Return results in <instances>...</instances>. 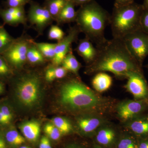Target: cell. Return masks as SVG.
<instances>
[{
	"label": "cell",
	"instance_id": "cell-30",
	"mask_svg": "<svg viewBox=\"0 0 148 148\" xmlns=\"http://www.w3.org/2000/svg\"><path fill=\"white\" fill-rule=\"evenodd\" d=\"M12 73L10 66L2 54H0V77L9 76Z\"/></svg>",
	"mask_w": 148,
	"mask_h": 148
},
{
	"label": "cell",
	"instance_id": "cell-5",
	"mask_svg": "<svg viewBox=\"0 0 148 148\" xmlns=\"http://www.w3.org/2000/svg\"><path fill=\"white\" fill-rule=\"evenodd\" d=\"M14 92L16 101L22 108H36L42 99V84L40 77L34 73L21 75L15 83Z\"/></svg>",
	"mask_w": 148,
	"mask_h": 148
},
{
	"label": "cell",
	"instance_id": "cell-25",
	"mask_svg": "<svg viewBox=\"0 0 148 148\" xmlns=\"http://www.w3.org/2000/svg\"><path fill=\"white\" fill-rule=\"evenodd\" d=\"M6 141L10 145L16 147L25 143V139L14 129L9 130L5 134Z\"/></svg>",
	"mask_w": 148,
	"mask_h": 148
},
{
	"label": "cell",
	"instance_id": "cell-27",
	"mask_svg": "<svg viewBox=\"0 0 148 148\" xmlns=\"http://www.w3.org/2000/svg\"><path fill=\"white\" fill-rule=\"evenodd\" d=\"M0 16L5 24L12 26H17L20 24L13 14L5 9L0 8Z\"/></svg>",
	"mask_w": 148,
	"mask_h": 148
},
{
	"label": "cell",
	"instance_id": "cell-37",
	"mask_svg": "<svg viewBox=\"0 0 148 148\" xmlns=\"http://www.w3.org/2000/svg\"><path fill=\"white\" fill-rule=\"evenodd\" d=\"M138 148H148V138H145L139 143Z\"/></svg>",
	"mask_w": 148,
	"mask_h": 148
},
{
	"label": "cell",
	"instance_id": "cell-47",
	"mask_svg": "<svg viewBox=\"0 0 148 148\" xmlns=\"http://www.w3.org/2000/svg\"><path fill=\"white\" fill-rule=\"evenodd\" d=\"M146 68H147V69L148 70V64H147V65H146Z\"/></svg>",
	"mask_w": 148,
	"mask_h": 148
},
{
	"label": "cell",
	"instance_id": "cell-8",
	"mask_svg": "<svg viewBox=\"0 0 148 148\" xmlns=\"http://www.w3.org/2000/svg\"><path fill=\"white\" fill-rule=\"evenodd\" d=\"M148 110V100H127L119 103L116 107L117 116L124 123L145 114Z\"/></svg>",
	"mask_w": 148,
	"mask_h": 148
},
{
	"label": "cell",
	"instance_id": "cell-3",
	"mask_svg": "<svg viewBox=\"0 0 148 148\" xmlns=\"http://www.w3.org/2000/svg\"><path fill=\"white\" fill-rule=\"evenodd\" d=\"M111 14L95 0L80 6L77 11L76 25L86 38L97 47L107 41L106 27L110 23Z\"/></svg>",
	"mask_w": 148,
	"mask_h": 148
},
{
	"label": "cell",
	"instance_id": "cell-33",
	"mask_svg": "<svg viewBox=\"0 0 148 148\" xmlns=\"http://www.w3.org/2000/svg\"><path fill=\"white\" fill-rule=\"evenodd\" d=\"M30 0H6L7 6L8 8H18L24 7V5L29 3Z\"/></svg>",
	"mask_w": 148,
	"mask_h": 148
},
{
	"label": "cell",
	"instance_id": "cell-42",
	"mask_svg": "<svg viewBox=\"0 0 148 148\" xmlns=\"http://www.w3.org/2000/svg\"><path fill=\"white\" fill-rule=\"evenodd\" d=\"M143 6L144 9L148 10V0H144Z\"/></svg>",
	"mask_w": 148,
	"mask_h": 148
},
{
	"label": "cell",
	"instance_id": "cell-28",
	"mask_svg": "<svg viewBox=\"0 0 148 148\" xmlns=\"http://www.w3.org/2000/svg\"><path fill=\"white\" fill-rule=\"evenodd\" d=\"M65 36L64 31L58 25H52L51 26L48 33L49 39L59 42L63 39Z\"/></svg>",
	"mask_w": 148,
	"mask_h": 148
},
{
	"label": "cell",
	"instance_id": "cell-17",
	"mask_svg": "<svg viewBox=\"0 0 148 148\" xmlns=\"http://www.w3.org/2000/svg\"><path fill=\"white\" fill-rule=\"evenodd\" d=\"M75 6L71 0H69L55 20L58 25L75 22L77 11L75 10Z\"/></svg>",
	"mask_w": 148,
	"mask_h": 148
},
{
	"label": "cell",
	"instance_id": "cell-9",
	"mask_svg": "<svg viewBox=\"0 0 148 148\" xmlns=\"http://www.w3.org/2000/svg\"><path fill=\"white\" fill-rule=\"evenodd\" d=\"M30 4L27 16V21L38 33L42 34L44 30L54 21L49 11L45 7L30 0Z\"/></svg>",
	"mask_w": 148,
	"mask_h": 148
},
{
	"label": "cell",
	"instance_id": "cell-6",
	"mask_svg": "<svg viewBox=\"0 0 148 148\" xmlns=\"http://www.w3.org/2000/svg\"><path fill=\"white\" fill-rule=\"evenodd\" d=\"M130 53L141 67L148 55V35L141 29L122 39Z\"/></svg>",
	"mask_w": 148,
	"mask_h": 148
},
{
	"label": "cell",
	"instance_id": "cell-41",
	"mask_svg": "<svg viewBox=\"0 0 148 148\" xmlns=\"http://www.w3.org/2000/svg\"><path fill=\"white\" fill-rule=\"evenodd\" d=\"M0 148H7L5 141L1 136H0Z\"/></svg>",
	"mask_w": 148,
	"mask_h": 148
},
{
	"label": "cell",
	"instance_id": "cell-43",
	"mask_svg": "<svg viewBox=\"0 0 148 148\" xmlns=\"http://www.w3.org/2000/svg\"><path fill=\"white\" fill-rule=\"evenodd\" d=\"M45 148H52L51 147V145L50 141H49V139H47V141L46 144Z\"/></svg>",
	"mask_w": 148,
	"mask_h": 148
},
{
	"label": "cell",
	"instance_id": "cell-2",
	"mask_svg": "<svg viewBox=\"0 0 148 148\" xmlns=\"http://www.w3.org/2000/svg\"><path fill=\"white\" fill-rule=\"evenodd\" d=\"M59 92L60 104L71 112L103 114L112 106L110 99L102 97L77 79L65 81Z\"/></svg>",
	"mask_w": 148,
	"mask_h": 148
},
{
	"label": "cell",
	"instance_id": "cell-32",
	"mask_svg": "<svg viewBox=\"0 0 148 148\" xmlns=\"http://www.w3.org/2000/svg\"><path fill=\"white\" fill-rule=\"evenodd\" d=\"M45 79L47 82H51L57 79L56 67L50 66L46 70Z\"/></svg>",
	"mask_w": 148,
	"mask_h": 148
},
{
	"label": "cell",
	"instance_id": "cell-22",
	"mask_svg": "<svg viewBox=\"0 0 148 148\" xmlns=\"http://www.w3.org/2000/svg\"><path fill=\"white\" fill-rule=\"evenodd\" d=\"M15 40L9 34L4 26L0 24V54L7 50Z\"/></svg>",
	"mask_w": 148,
	"mask_h": 148
},
{
	"label": "cell",
	"instance_id": "cell-31",
	"mask_svg": "<svg viewBox=\"0 0 148 148\" xmlns=\"http://www.w3.org/2000/svg\"><path fill=\"white\" fill-rule=\"evenodd\" d=\"M140 27L141 30L148 35V10L144 8L140 18Z\"/></svg>",
	"mask_w": 148,
	"mask_h": 148
},
{
	"label": "cell",
	"instance_id": "cell-23",
	"mask_svg": "<svg viewBox=\"0 0 148 148\" xmlns=\"http://www.w3.org/2000/svg\"><path fill=\"white\" fill-rule=\"evenodd\" d=\"M35 44L46 60L52 61L55 55V48L56 43L36 42Z\"/></svg>",
	"mask_w": 148,
	"mask_h": 148
},
{
	"label": "cell",
	"instance_id": "cell-40",
	"mask_svg": "<svg viewBox=\"0 0 148 148\" xmlns=\"http://www.w3.org/2000/svg\"><path fill=\"white\" fill-rule=\"evenodd\" d=\"M65 148H84L82 146L76 144H70Z\"/></svg>",
	"mask_w": 148,
	"mask_h": 148
},
{
	"label": "cell",
	"instance_id": "cell-13",
	"mask_svg": "<svg viewBox=\"0 0 148 148\" xmlns=\"http://www.w3.org/2000/svg\"><path fill=\"white\" fill-rule=\"evenodd\" d=\"M124 123L132 135L139 138H148V114H143Z\"/></svg>",
	"mask_w": 148,
	"mask_h": 148
},
{
	"label": "cell",
	"instance_id": "cell-20",
	"mask_svg": "<svg viewBox=\"0 0 148 148\" xmlns=\"http://www.w3.org/2000/svg\"><path fill=\"white\" fill-rule=\"evenodd\" d=\"M61 66L69 72L78 76V72L81 67L80 63L77 60L72 51L67 54L62 61Z\"/></svg>",
	"mask_w": 148,
	"mask_h": 148
},
{
	"label": "cell",
	"instance_id": "cell-18",
	"mask_svg": "<svg viewBox=\"0 0 148 148\" xmlns=\"http://www.w3.org/2000/svg\"><path fill=\"white\" fill-rule=\"evenodd\" d=\"M112 82V78L110 75L105 72H100L96 73L93 77L92 84L96 92H101L109 89Z\"/></svg>",
	"mask_w": 148,
	"mask_h": 148
},
{
	"label": "cell",
	"instance_id": "cell-16",
	"mask_svg": "<svg viewBox=\"0 0 148 148\" xmlns=\"http://www.w3.org/2000/svg\"><path fill=\"white\" fill-rule=\"evenodd\" d=\"M19 128L25 138L31 142H36L40 133V125L36 121H29L20 124Z\"/></svg>",
	"mask_w": 148,
	"mask_h": 148
},
{
	"label": "cell",
	"instance_id": "cell-4",
	"mask_svg": "<svg viewBox=\"0 0 148 148\" xmlns=\"http://www.w3.org/2000/svg\"><path fill=\"white\" fill-rule=\"evenodd\" d=\"M143 5L135 2L128 5L114 7L111 15L113 38L123 39L125 36L140 30Z\"/></svg>",
	"mask_w": 148,
	"mask_h": 148
},
{
	"label": "cell",
	"instance_id": "cell-12",
	"mask_svg": "<svg viewBox=\"0 0 148 148\" xmlns=\"http://www.w3.org/2000/svg\"><path fill=\"white\" fill-rule=\"evenodd\" d=\"M101 114H82L77 118V125L80 131L85 135L95 133L101 126L106 124V119Z\"/></svg>",
	"mask_w": 148,
	"mask_h": 148
},
{
	"label": "cell",
	"instance_id": "cell-29",
	"mask_svg": "<svg viewBox=\"0 0 148 148\" xmlns=\"http://www.w3.org/2000/svg\"><path fill=\"white\" fill-rule=\"evenodd\" d=\"M44 131L49 138L53 140H59L62 135L59 130L51 123L45 125Z\"/></svg>",
	"mask_w": 148,
	"mask_h": 148
},
{
	"label": "cell",
	"instance_id": "cell-26",
	"mask_svg": "<svg viewBox=\"0 0 148 148\" xmlns=\"http://www.w3.org/2000/svg\"><path fill=\"white\" fill-rule=\"evenodd\" d=\"M139 143L132 135L126 134L120 138L117 148H138Z\"/></svg>",
	"mask_w": 148,
	"mask_h": 148
},
{
	"label": "cell",
	"instance_id": "cell-38",
	"mask_svg": "<svg viewBox=\"0 0 148 148\" xmlns=\"http://www.w3.org/2000/svg\"><path fill=\"white\" fill-rule=\"evenodd\" d=\"M10 122L3 115L0 111V124L6 125L8 124Z\"/></svg>",
	"mask_w": 148,
	"mask_h": 148
},
{
	"label": "cell",
	"instance_id": "cell-7",
	"mask_svg": "<svg viewBox=\"0 0 148 148\" xmlns=\"http://www.w3.org/2000/svg\"><path fill=\"white\" fill-rule=\"evenodd\" d=\"M33 40L26 36L15 39L7 50L2 54L9 65L16 69H20L27 62V50Z\"/></svg>",
	"mask_w": 148,
	"mask_h": 148
},
{
	"label": "cell",
	"instance_id": "cell-10",
	"mask_svg": "<svg viewBox=\"0 0 148 148\" xmlns=\"http://www.w3.org/2000/svg\"><path fill=\"white\" fill-rule=\"evenodd\" d=\"M127 82L125 87L136 100H148V84L142 71L127 74Z\"/></svg>",
	"mask_w": 148,
	"mask_h": 148
},
{
	"label": "cell",
	"instance_id": "cell-11",
	"mask_svg": "<svg viewBox=\"0 0 148 148\" xmlns=\"http://www.w3.org/2000/svg\"><path fill=\"white\" fill-rule=\"evenodd\" d=\"M80 33V31L76 25L71 27L67 35L56 43L55 56L51 61L54 66H61L66 56L73 51L72 44L77 41Z\"/></svg>",
	"mask_w": 148,
	"mask_h": 148
},
{
	"label": "cell",
	"instance_id": "cell-45",
	"mask_svg": "<svg viewBox=\"0 0 148 148\" xmlns=\"http://www.w3.org/2000/svg\"><path fill=\"white\" fill-rule=\"evenodd\" d=\"M93 148H103L102 147H100V146L98 145H95Z\"/></svg>",
	"mask_w": 148,
	"mask_h": 148
},
{
	"label": "cell",
	"instance_id": "cell-14",
	"mask_svg": "<svg viewBox=\"0 0 148 148\" xmlns=\"http://www.w3.org/2000/svg\"><path fill=\"white\" fill-rule=\"evenodd\" d=\"M75 50L88 65L94 61L98 54L97 49L93 46L92 42L86 37L80 40Z\"/></svg>",
	"mask_w": 148,
	"mask_h": 148
},
{
	"label": "cell",
	"instance_id": "cell-36",
	"mask_svg": "<svg viewBox=\"0 0 148 148\" xmlns=\"http://www.w3.org/2000/svg\"><path fill=\"white\" fill-rule=\"evenodd\" d=\"M75 6H80L90 2L93 0H71Z\"/></svg>",
	"mask_w": 148,
	"mask_h": 148
},
{
	"label": "cell",
	"instance_id": "cell-39",
	"mask_svg": "<svg viewBox=\"0 0 148 148\" xmlns=\"http://www.w3.org/2000/svg\"><path fill=\"white\" fill-rule=\"evenodd\" d=\"M48 139V138L45 136H43L42 138L40 141L39 148H45L46 144Z\"/></svg>",
	"mask_w": 148,
	"mask_h": 148
},
{
	"label": "cell",
	"instance_id": "cell-34",
	"mask_svg": "<svg viewBox=\"0 0 148 148\" xmlns=\"http://www.w3.org/2000/svg\"><path fill=\"white\" fill-rule=\"evenodd\" d=\"M0 111L2 113L5 117L6 119L10 122L12 119L13 115L12 112L8 106H2L0 107Z\"/></svg>",
	"mask_w": 148,
	"mask_h": 148
},
{
	"label": "cell",
	"instance_id": "cell-21",
	"mask_svg": "<svg viewBox=\"0 0 148 148\" xmlns=\"http://www.w3.org/2000/svg\"><path fill=\"white\" fill-rule=\"evenodd\" d=\"M69 0H45L44 6L55 21L61 11Z\"/></svg>",
	"mask_w": 148,
	"mask_h": 148
},
{
	"label": "cell",
	"instance_id": "cell-19",
	"mask_svg": "<svg viewBox=\"0 0 148 148\" xmlns=\"http://www.w3.org/2000/svg\"><path fill=\"white\" fill-rule=\"evenodd\" d=\"M27 62L32 65H41L43 64L46 60L36 46L33 40L27 50Z\"/></svg>",
	"mask_w": 148,
	"mask_h": 148
},
{
	"label": "cell",
	"instance_id": "cell-24",
	"mask_svg": "<svg viewBox=\"0 0 148 148\" xmlns=\"http://www.w3.org/2000/svg\"><path fill=\"white\" fill-rule=\"evenodd\" d=\"M51 123L59 130L62 134H69L73 130V125L71 122L66 118L56 117L51 120Z\"/></svg>",
	"mask_w": 148,
	"mask_h": 148
},
{
	"label": "cell",
	"instance_id": "cell-15",
	"mask_svg": "<svg viewBox=\"0 0 148 148\" xmlns=\"http://www.w3.org/2000/svg\"><path fill=\"white\" fill-rule=\"evenodd\" d=\"M95 136V139L98 144L101 145L110 146L115 141L116 133L114 128L106 124L98 130Z\"/></svg>",
	"mask_w": 148,
	"mask_h": 148
},
{
	"label": "cell",
	"instance_id": "cell-35",
	"mask_svg": "<svg viewBox=\"0 0 148 148\" xmlns=\"http://www.w3.org/2000/svg\"><path fill=\"white\" fill-rule=\"evenodd\" d=\"M134 3V0H115L114 7H119L131 4Z\"/></svg>",
	"mask_w": 148,
	"mask_h": 148
},
{
	"label": "cell",
	"instance_id": "cell-44",
	"mask_svg": "<svg viewBox=\"0 0 148 148\" xmlns=\"http://www.w3.org/2000/svg\"><path fill=\"white\" fill-rule=\"evenodd\" d=\"M4 90V86L2 83L0 82V94L2 93Z\"/></svg>",
	"mask_w": 148,
	"mask_h": 148
},
{
	"label": "cell",
	"instance_id": "cell-1",
	"mask_svg": "<svg viewBox=\"0 0 148 148\" xmlns=\"http://www.w3.org/2000/svg\"><path fill=\"white\" fill-rule=\"evenodd\" d=\"M96 48V58L86 66V73L109 72L117 78L123 79H126L130 72L142 71V67L130 53L122 39L113 38Z\"/></svg>",
	"mask_w": 148,
	"mask_h": 148
},
{
	"label": "cell",
	"instance_id": "cell-46",
	"mask_svg": "<svg viewBox=\"0 0 148 148\" xmlns=\"http://www.w3.org/2000/svg\"><path fill=\"white\" fill-rule=\"evenodd\" d=\"M20 148H31L29 147H27V146H23V147H21Z\"/></svg>",
	"mask_w": 148,
	"mask_h": 148
}]
</instances>
